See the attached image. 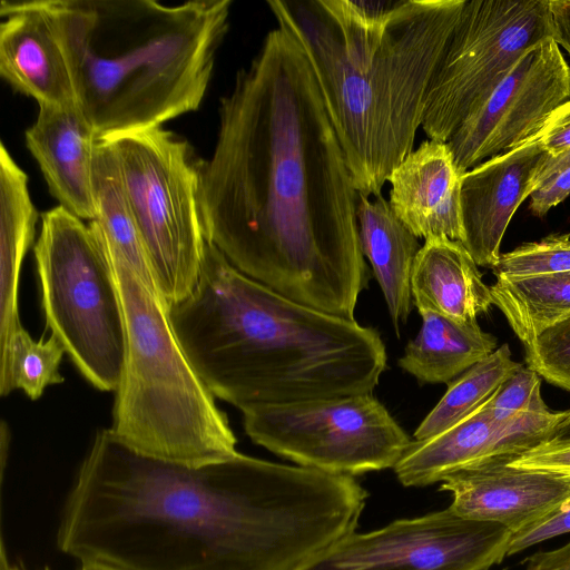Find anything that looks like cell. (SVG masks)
<instances>
[{"instance_id": "29", "label": "cell", "mask_w": 570, "mask_h": 570, "mask_svg": "<svg viewBox=\"0 0 570 570\" xmlns=\"http://www.w3.org/2000/svg\"><path fill=\"white\" fill-rule=\"evenodd\" d=\"M487 407L495 426L522 412L548 409L541 395V376L528 365H521L502 382Z\"/></svg>"}, {"instance_id": "5", "label": "cell", "mask_w": 570, "mask_h": 570, "mask_svg": "<svg viewBox=\"0 0 570 570\" xmlns=\"http://www.w3.org/2000/svg\"><path fill=\"white\" fill-rule=\"evenodd\" d=\"M465 0H405L373 57L347 56L320 0H268L303 48L358 194L413 150L428 89Z\"/></svg>"}, {"instance_id": "39", "label": "cell", "mask_w": 570, "mask_h": 570, "mask_svg": "<svg viewBox=\"0 0 570 570\" xmlns=\"http://www.w3.org/2000/svg\"><path fill=\"white\" fill-rule=\"evenodd\" d=\"M78 570H115L107 566H102L94 562H81V566Z\"/></svg>"}, {"instance_id": "35", "label": "cell", "mask_w": 570, "mask_h": 570, "mask_svg": "<svg viewBox=\"0 0 570 570\" xmlns=\"http://www.w3.org/2000/svg\"><path fill=\"white\" fill-rule=\"evenodd\" d=\"M524 570H570V541L557 549L531 554Z\"/></svg>"}, {"instance_id": "27", "label": "cell", "mask_w": 570, "mask_h": 570, "mask_svg": "<svg viewBox=\"0 0 570 570\" xmlns=\"http://www.w3.org/2000/svg\"><path fill=\"white\" fill-rule=\"evenodd\" d=\"M566 411L529 410L495 426L493 439L484 460L495 458L514 459L549 441L556 425L563 420Z\"/></svg>"}, {"instance_id": "11", "label": "cell", "mask_w": 570, "mask_h": 570, "mask_svg": "<svg viewBox=\"0 0 570 570\" xmlns=\"http://www.w3.org/2000/svg\"><path fill=\"white\" fill-rule=\"evenodd\" d=\"M512 532L450 507L342 538L298 570H490L507 557Z\"/></svg>"}, {"instance_id": "24", "label": "cell", "mask_w": 570, "mask_h": 570, "mask_svg": "<svg viewBox=\"0 0 570 570\" xmlns=\"http://www.w3.org/2000/svg\"><path fill=\"white\" fill-rule=\"evenodd\" d=\"M521 365L512 360L508 344L499 346L449 383L445 394L415 430L414 440L434 438L473 414Z\"/></svg>"}, {"instance_id": "21", "label": "cell", "mask_w": 570, "mask_h": 570, "mask_svg": "<svg viewBox=\"0 0 570 570\" xmlns=\"http://www.w3.org/2000/svg\"><path fill=\"white\" fill-rule=\"evenodd\" d=\"M422 326L399 360L420 383H450L498 348L497 338L476 321L460 322L434 312H420Z\"/></svg>"}, {"instance_id": "8", "label": "cell", "mask_w": 570, "mask_h": 570, "mask_svg": "<svg viewBox=\"0 0 570 570\" xmlns=\"http://www.w3.org/2000/svg\"><path fill=\"white\" fill-rule=\"evenodd\" d=\"M106 141L158 288L174 305L193 292L204 256L198 203L203 160L187 140L161 126Z\"/></svg>"}, {"instance_id": "7", "label": "cell", "mask_w": 570, "mask_h": 570, "mask_svg": "<svg viewBox=\"0 0 570 570\" xmlns=\"http://www.w3.org/2000/svg\"><path fill=\"white\" fill-rule=\"evenodd\" d=\"M33 253L47 328L94 387L116 391L125 324L99 226L57 206L42 214Z\"/></svg>"}, {"instance_id": "17", "label": "cell", "mask_w": 570, "mask_h": 570, "mask_svg": "<svg viewBox=\"0 0 570 570\" xmlns=\"http://www.w3.org/2000/svg\"><path fill=\"white\" fill-rule=\"evenodd\" d=\"M24 138L59 206L82 220H94V159L98 139L79 107L39 106L37 119Z\"/></svg>"}, {"instance_id": "10", "label": "cell", "mask_w": 570, "mask_h": 570, "mask_svg": "<svg viewBox=\"0 0 570 570\" xmlns=\"http://www.w3.org/2000/svg\"><path fill=\"white\" fill-rule=\"evenodd\" d=\"M246 434L301 466L340 475L394 468L411 443L371 394L242 411Z\"/></svg>"}, {"instance_id": "19", "label": "cell", "mask_w": 570, "mask_h": 570, "mask_svg": "<svg viewBox=\"0 0 570 570\" xmlns=\"http://www.w3.org/2000/svg\"><path fill=\"white\" fill-rule=\"evenodd\" d=\"M356 216L363 255L371 263L399 335L400 323L406 322L412 308L411 275L421 246L381 194L373 198L358 194Z\"/></svg>"}, {"instance_id": "1", "label": "cell", "mask_w": 570, "mask_h": 570, "mask_svg": "<svg viewBox=\"0 0 570 570\" xmlns=\"http://www.w3.org/2000/svg\"><path fill=\"white\" fill-rule=\"evenodd\" d=\"M357 196L305 52L277 26L220 98L200 169L205 237L249 278L354 320L367 282Z\"/></svg>"}, {"instance_id": "26", "label": "cell", "mask_w": 570, "mask_h": 570, "mask_svg": "<svg viewBox=\"0 0 570 570\" xmlns=\"http://www.w3.org/2000/svg\"><path fill=\"white\" fill-rule=\"evenodd\" d=\"M497 278H521L570 271L569 235H549L501 254L491 268Z\"/></svg>"}, {"instance_id": "33", "label": "cell", "mask_w": 570, "mask_h": 570, "mask_svg": "<svg viewBox=\"0 0 570 570\" xmlns=\"http://www.w3.org/2000/svg\"><path fill=\"white\" fill-rule=\"evenodd\" d=\"M537 137L550 156L570 148V99L551 114Z\"/></svg>"}, {"instance_id": "36", "label": "cell", "mask_w": 570, "mask_h": 570, "mask_svg": "<svg viewBox=\"0 0 570 570\" xmlns=\"http://www.w3.org/2000/svg\"><path fill=\"white\" fill-rule=\"evenodd\" d=\"M567 166H570V148L557 156L549 155L539 173L537 186L550 175Z\"/></svg>"}, {"instance_id": "37", "label": "cell", "mask_w": 570, "mask_h": 570, "mask_svg": "<svg viewBox=\"0 0 570 570\" xmlns=\"http://www.w3.org/2000/svg\"><path fill=\"white\" fill-rule=\"evenodd\" d=\"M550 444L570 443V410L566 411V416L553 429L549 441Z\"/></svg>"}, {"instance_id": "3", "label": "cell", "mask_w": 570, "mask_h": 570, "mask_svg": "<svg viewBox=\"0 0 570 570\" xmlns=\"http://www.w3.org/2000/svg\"><path fill=\"white\" fill-rule=\"evenodd\" d=\"M168 313L198 377L240 411L371 394L386 367L374 328L249 278L207 239L193 292Z\"/></svg>"}, {"instance_id": "30", "label": "cell", "mask_w": 570, "mask_h": 570, "mask_svg": "<svg viewBox=\"0 0 570 570\" xmlns=\"http://www.w3.org/2000/svg\"><path fill=\"white\" fill-rule=\"evenodd\" d=\"M569 532L570 498L543 518L512 533L507 557L520 553L534 544Z\"/></svg>"}, {"instance_id": "40", "label": "cell", "mask_w": 570, "mask_h": 570, "mask_svg": "<svg viewBox=\"0 0 570 570\" xmlns=\"http://www.w3.org/2000/svg\"><path fill=\"white\" fill-rule=\"evenodd\" d=\"M7 570H19V569H10V568H8ZM46 570H48V569H46Z\"/></svg>"}, {"instance_id": "14", "label": "cell", "mask_w": 570, "mask_h": 570, "mask_svg": "<svg viewBox=\"0 0 570 570\" xmlns=\"http://www.w3.org/2000/svg\"><path fill=\"white\" fill-rule=\"evenodd\" d=\"M549 155L535 136L462 175V244L478 266L493 268L498 263L511 218L535 189Z\"/></svg>"}, {"instance_id": "22", "label": "cell", "mask_w": 570, "mask_h": 570, "mask_svg": "<svg viewBox=\"0 0 570 570\" xmlns=\"http://www.w3.org/2000/svg\"><path fill=\"white\" fill-rule=\"evenodd\" d=\"M495 425L487 403L445 432L422 441H411L393 468L405 487H425L484 459Z\"/></svg>"}, {"instance_id": "28", "label": "cell", "mask_w": 570, "mask_h": 570, "mask_svg": "<svg viewBox=\"0 0 570 570\" xmlns=\"http://www.w3.org/2000/svg\"><path fill=\"white\" fill-rule=\"evenodd\" d=\"M524 346L527 365L570 393V314L540 330Z\"/></svg>"}, {"instance_id": "15", "label": "cell", "mask_w": 570, "mask_h": 570, "mask_svg": "<svg viewBox=\"0 0 570 570\" xmlns=\"http://www.w3.org/2000/svg\"><path fill=\"white\" fill-rule=\"evenodd\" d=\"M0 16L1 77L39 106H78L63 53L38 0H2Z\"/></svg>"}, {"instance_id": "2", "label": "cell", "mask_w": 570, "mask_h": 570, "mask_svg": "<svg viewBox=\"0 0 570 570\" xmlns=\"http://www.w3.org/2000/svg\"><path fill=\"white\" fill-rule=\"evenodd\" d=\"M348 475L242 453L190 466L99 430L57 531L61 552L115 570H298L355 531Z\"/></svg>"}, {"instance_id": "18", "label": "cell", "mask_w": 570, "mask_h": 570, "mask_svg": "<svg viewBox=\"0 0 570 570\" xmlns=\"http://www.w3.org/2000/svg\"><path fill=\"white\" fill-rule=\"evenodd\" d=\"M413 304L460 322L476 321L493 305L491 288L461 242L426 238L411 275Z\"/></svg>"}, {"instance_id": "25", "label": "cell", "mask_w": 570, "mask_h": 570, "mask_svg": "<svg viewBox=\"0 0 570 570\" xmlns=\"http://www.w3.org/2000/svg\"><path fill=\"white\" fill-rule=\"evenodd\" d=\"M66 350L57 336L33 340L20 326L0 346V394L6 396L21 390L31 400H38L49 385L63 382L59 372Z\"/></svg>"}, {"instance_id": "13", "label": "cell", "mask_w": 570, "mask_h": 570, "mask_svg": "<svg viewBox=\"0 0 570 570\" xmlns=\"http://www.w3.org/2000/svg\"><path fill=\"white\" fill-rule=\"evenodd\" d=\"M510 460L488 459L446 475L440 489L452 494L450 508L514 533L570 498V475L514 466Z\"/></svg>"}, {"instance_id": "16", "label": "cell", "mask_w": 570, "mask_h": 570, "mask_svg": "<svg viewBox=\"0 0 570 570\" xmlns=\"http://www.w3.org/2000/svg\"><path fill=\"white\" fill-rule=\"evenodd\" d=\"M389 204L415 236L463 242L462 174L445 142L428 139L391 173Z\"/></svg>"}, {"instance_id": "4", "label": "cell", "mask_w": 570, "mask_h": 570, "mask_svg": "<svg viewBox=\"0 0 570 570\" xmlns=\"http://www.w3.org/2000/svg\"><path fill=\"white\" fill-rule=\"evenodd\" d=\"M99 140L198 109L230 0H38Z\"/></svg>"}, {"instance_id": "12", "label": "cell", "mask_w": 570, "mask_h": 570, "mask_svg": "<svg viewBox=\"0 0 570 570\" xmlns=\"http://www.w3.org/2000/svg\"><path fill=\"white\" fill-rule=\"evenodd\" d=\"M570 99V67L548 38L528 50L445 142L464 174L533 139Z\"/></svg>"}, {"instance_id": "6", "label": "cell", "mask_w": 570, "mask_h": 570, "mask_svg": "<svg viewBox=\"0 0 570 570\" xmlns=\"http://www.w3.org/2000/svg\"><path fill=\"white\" fill-rule=\"evenodd\" d=\"M104 244L126 337L109 429L134 451L155 459L200 466L233 458L237 440L228 419L188 362L159 288Z\"/></svg>"}, {"instance_id": "20", "label": "cell", "mask_w": 570, "mask_h": 570, "mask_svg": "<svg viewBox=\"0 0 570 570\" xmlns=\"http://www.w3.org/2000/svg\"><path fill=\"white\" fill-rule=\"evenodd\" d=\"M37 209L28 176L3 142L0 146V346L22 326L19 282L23 258L36 234Z\"/></svg>"}, {"instance_id": "38", "label": "cell", "mask_w": 570, "mask_h": 570, "mask_svg": "<svg viewBox=\"0 0 570 570\" xmlns=\"http://www.w3.org/2000/svg\"><path fill=\"white\" fill-rule=\"evenodd\" d=\"M8 450H9V431H8L7 424L4 422H2V424H1V475H3Z\"/></svg>"}, {"instance_id": "9", "label": "cell", "mask_w": 570, "mask_h": 570, "mask_svg": "<svg viewBox=\"0 0 570 570\" xmlns=\"http://www.w3.org/2000/svg\"><path fill=\"white\" fill-rule=\"evenodd\" d=\"M551 38L549 0H465L431 79L421 128L446 142L532 47Z\"/></svg>"}, {"instance_id": "31", "label": "cell", "mask_w": 570, "mask_h": 570, "mask_svg": "<svg viewBox=\"0 0 570 570\" xmlns=\"http://www.w3.org/2000/svg\"><path fill=\"white\" fill-rule=\"evenodd\" d=\"M510 464L570 475V443H543L510 460Z\"/></svg>"}, {"instance_id": "23", "label": "cell", "mask_w": 570, "mask_h": 570, "mask_svg": "<svg viewBox=\"0 0 570 570\" xmlns=\"http://www.w3.org/2000/svg\"><path fill=\"white\" fill-rule=\"evenodd\" d=\"M490 288L493 305L523 344L547 325L570 314V271L497 278Z\"/></svg>"}, {"instance_id": "32", "label": "cell", "mask_w": 570, "mask_h": 570, "mask_svg": "<svg viewBox=\"0 0 570 570\" xmlns=\"http://www.w3.org/2000/svg\"><path fill=\"white\" fill-rule=\"evenodd\" d=\"M570 194V166H567L541 181L530 195V209L537 216H544Z\"/></svg>"}, {"instance_id": "34", "label": "cell", "mask_w": 570, "mask_h": 570, "mask_svg": "<svg viewBox=\"0 0 570 570\" xmlns=\"http://www.w3.org/2000/svg\"><path fill=\"white\" fill-rule=\"evenodd\" d=\"M551 38L570 55V0H549Z\"/></svg>"}]
</instances>
